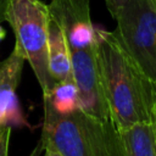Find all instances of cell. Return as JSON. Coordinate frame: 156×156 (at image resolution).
Instances as JSON below:
<instances>
[{"label": "cell", "instance_id": "1", "mask_svg": "<svg viewBox=\"0 0 156 156\" xmlns=\"http://www.w3.org/2000/svg\"><path fill=\"white\" fill-rule=\"evenodd\" d=\"M95 44L106 101L117 129L151 123L156 84L141 72L112 32L95 27Z\"/></svg>", "mask_w": 156, "mask_h": 156}, {"label": "cell", "instance_id": "12", "mask_svg": "<svg viewBox=\"0 0 156 156\" xmlns=\"http://www.w3.org/2000/svg\"><path fill=\"white\" fill-rule=\"evenodd\" d=\"M10 135H11V128H9L2 135V138L0 139V156H9Z\"/></svg>", "mask_w": 156, "mask_h": 156}, {"label": "cell", "instance_id": "11", "mask_svg": "<svg viewBox=\"0 0 156 156\" xmlns=\"http://www.w3.org/2000/svg\"><path fill=\"white\" fill-rule=\"evenodd\" d=\"M129 0H105L106 7L110 12V15L112 16V18L116 17V15L119 12V10L128 2Z\"/></svg>", "mask_w": 156, "mask_h": 156}, {"label": "cell", "instance_id": "4", "mask_svg": "<svg viewBox=\"0 0 156 156\" xmlns=\"http://www.w3.org/2000/svg\"><path fill=\"white\" fill-rule=\"evenodd\" d=\"M112 32L141 72L156 84V11L149 0H129L116 15Z\"/></svg>", "mask_w": 156, "mask_h": 156}, {"label": "cell", "instance_id": "3", "mask_svg": "<svg viewBox=\"0 0 156 156\" xmlns=\"http://www.w3.org/2000/svg\"><path fill=\"white\" fill-rule=\"evenodd\" d=\"M48 5L41 0H9L5 11L7 21L15 34V46L30 65L43 95H46L55 80L48 66Z\"/></svg>", "mask_w": 156, "mask_h": 156}, {"label": "cell", "instance_id": "16", "mask_svg": "<svg viewBox=\"0 0 156 156\" xmlns=\"http://www.w3.org/2000/svg\"><path fill=\"white\" fill-rule=\"evenodd\" d=\"M5 35H6V33H5V30H4V28L1 27V21H0V44H1V41H2V39L5 38Z\"/></svg>", "mask_w": 156, "mask_h": 156}, {"label": "cell", "instance_id": "9", "mask_svg": "<svg viewBox=\"0 0 156 156\" xmlns=\"http://www.w3.org/2000/svg\"><path fill=\"white\" fill-rule=\"evenodd\" d=\"M124 156H156L151 123H138L121 132Z\"/></svg>", "mask_w": 156, "mask_h": 156}, {"label": "cell", "instance_id": "14", "mask_svg": "<svg viewBox=\"0 0 156 156\" xmlns=\"http://www.w3.org/2000/svg\"><path fill=\"white\" fill-rule=\"evenodd\" d=\"M151 124H152V129H154V136H155V143H156V102H155V105H154V108H152Z\"/></svg>", "mask_w": 156, "mask_h": 156}, {"label": "cell", "instance_id": "8", "mask_svg": "<svg viewBox=\"0 0 156 156\" xmlns=\"http://www.w3.org/2000/svg\"><path fill=\"white\" fill-rule=\"evenodd\" d=\"M48 66L55 83L73 79L71 51L67 40L61 28L51 18L48 27Z\"/></svg>", "mask_w": 156, "mask_h": 156}, {"label": "cell", "instance_id": "2", "mask_svg": "<svg viewBox=\"0 0 156 156\" xmlns=\"http://www.w3.org/2000/svg\"><path fill=\"white\" fill-rule=\"evenodd\" d=\"M41 147L61 156H124L121 132L113 121L101 119L82 108L58 115L44 106Z\"/></svg>", "mask_w": 156, "mask_h": 156}, {"label": "cell", "instance_id": "17", "mask_svg": "<svg viewBox=\"0 0 156 156\" xmlns=\"http://www.w3.org/2000/svg\"><path fill=\"white\" fill-rule=\"evenodd\" d=\"M150 1V4H151V6L154 7V10L156 11V0H149Z\"/></svg>", "mask_w": 156, "mask_h": 156}, {"label": "cell", "instance_id": "15", "mask_svg": "<svg viewBox=\"0 0 156 156\" xmlns=\"http://www.w3.org/2000/svg\"><path fill=\"white\" fill-rule=\"evenodd\" d=\"M44 156H61L58 152H56V151H54V150H51V149H44Z\"/></svg>", "mask_w": 156, "mask_h": 156}, {"label": "cell", "instance_id": "5", "mask_svg": "<svg viewBox=\"0 0 156 156\" xmlns=\"http://www.w3.org/2000/svg\"><path fill=\"white\" fill-rule=\"evenodd\" d=\"M69 51L72 62V78L78 89L80 108L98 118L110 119L111 115L98 63L96 44L87 49Z\"/></svg>", "mask_w": 156, "mask_h": 156}, {"label": "cell", "instance_id": "7", "mask_svg": "<svg viewBox=\"0 0 156 156\" xmlns=\"http://www.w3.org/2000/svg\"><path fill=\"white\" fill-rule=\"evenodd\" d=\"M24 61L26 58L15 46L12 52L0 62V139L11 128V123H26L21 116L16 96Z\"/></svg>", "mask_w": 156, "mask_h": 156}, {"label": "cell", "instance_id": "13", "mask_svg": "<svg viewBox=\"0 0 156 156\" xmlns=\"http://www.w3.org/2000/svg\"><path fill=\"white\" fill-rule=\"evenodd\" d=\"M7 1L9 0H0V21H5V11L7 7Z\"/></svg>", "mask_w": 156, "mask_h": 156}, {"label": "cell", "instance_id": "10", "mask_svg": "<svg viewBox=\"0 0 156 156\" xmlns=\"http://www.w3.org/2000/svg\"><path fill=\"white\" fill-rule=\"evenodd\" d=\"M43 99L44 106L58 115H68L80 108L79 94L73 79L55 83L52 89L43 95Z\"/></svg>", "mask_w": 156, "mask_h": 156}, {"label": "cell", "instance_id": "6", "mask_svg": "<svg viewBox=\"0 0 156 156\" xmlns=\"http://www.w3.org/2000/svg\"><path fill=\"white\" fill-rule=\"evenodd\" d=\"M48 10L50 18L63 32L69 50L87 49L95 44L89 0H50Z\"/></svg>", "mask_w": 156, "mask_h": 156}]
</instances>
